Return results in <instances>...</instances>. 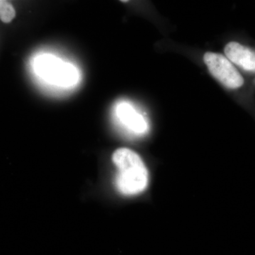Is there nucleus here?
Segmentation results:
<instances>
[{
  "mask_svg": "<svg viewBox=\"0 0 255 255\" xmlns=\"http://www.w3.org/2000/svg\"><path fill=\"white\" fill-rule=\"evenodd\" d=\"M112 160L118 168L116 186L124 195H137L145 190L149 173L140 156L130 149L122 147L112 155Z\"/></svg>",
  "mask_w": 255,
  "mask_h": 255,
  "instance_id": "nucleus-1",
  "label": "nucleus"
},
{
  "mask_svg": "<svg viewBox=\"0 0 255 255\" xmlns=\"http://www.w3.org/2000/svg\"><path fill=\"white\" fill-rule=\"evenodd\" d=\"M34 70L38 76L57 86L70 87L78 80V70L75 67L50 54L36 57Z\"/></svg>",
  "mask_w": 255,
  "mask_h": 255,
  "instance_id": "nucleus-2",
  "label": "nucleus"
},
{
  "mask_svg": "<svg viewBox=\"0 0 255 255\" xmlns=\"http://www.w3.org/2000/svg\"><path fill=\"white\" fill-rule=\"evenodd\" d=\"M204 61L210 73L227 88H239L244 85V79L227 57L220 53L207 52Z\"/></svg>",
  "mask_w": 255,
  "mask_h": 255,
  "instance_id": "nucleus-3",
  "label": "nucleus"
},
{
  "mask_svg": "<svg viewBox=\"0 0 255 255\" xmlns=\"http://www.w3.org/2000/svg\"><path fill=\"white\" fill-rule=\"evenodd\" d=\"M116 115L124 128L133 135H144L148 130V123L145 117L127 102L117 106Z\"/></svg>",
  "mask_w": 255,
  "mask_h": 255,
  "instance_id": "nucleus-4",
  "label": "nucleus"
},
{
  "mask_svg": "<svg viewBox=\"0 0 255 255\" xmlns=\"http://www.w3.org/2000/svg\"><path fill=\"white\" fill-rule=\"evenodd\" d=\"M231 63L247 72L255 73V51L238 42H230L224 48Z\"/></svg>",
  "mask_w": 255,
  "mask_h": 255,
  "instance_id": "nucleus-5",
  "label": "nucleus"
},
{
  "mask_svg": "<svg viewBox=\"0 0 255 255\" xmlns=\"http://www.w3.org/2000/svg\"><path fill=\"white\" fill-rule=\"evenodd\" d=\"M16 16V11L12 5L6 1H0V18L1 21L8 23L12 21Z\"/></svg>",
  "mask_w": 255,
  "mask_h": 255,
  "instance_id": "nucleus-6",
  "label": "nucleus"
}]
</instances>
